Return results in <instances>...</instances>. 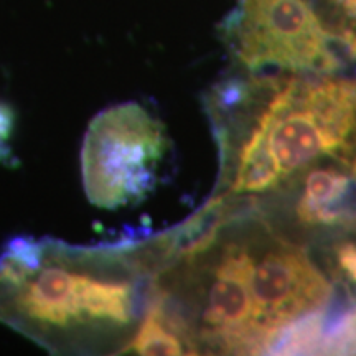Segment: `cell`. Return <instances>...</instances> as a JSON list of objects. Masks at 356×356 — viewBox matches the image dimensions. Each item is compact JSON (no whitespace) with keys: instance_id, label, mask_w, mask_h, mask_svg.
<instances>
[{"instance_id":"6da1fadb","label":"cell","mask_w":356,"mask_h":356,"mask_svg":"<svg viewBox=\"0 0 356 356\" xmlns=\"http://www.w3.org/2000/svg\"><path fill=\"white\" fill-rule=\"evenodd\" d=\"M163 241L17 238L0 252V323L53 355L129 350L157 291Z\"/></svg>"},{"instance_id":"7a4b0ae2","label":"cell","mask_w":356,"mask_h":356,"mask_svg":"<svg viewBox=\"0 0 356 356\" xmlns=\"http://www.w3.org/2000/svg\"><path fill=\"white\" fill-rule=\"evenodd\" d=\"M167 145L162 124L139 102L101 111L89 124L81 150L89 202L115 210L144 198L155 184Z\"/></svg>"},{"instance_id":"3957f363","label":"cell","mask_w":356,"mask_h":356,"mask_svg":"<svg viewBox=\"0 0 356 356\" xmlns=\"http://www.w3.org/2000/svg\"><path fill=\"white\" fill-rule=\"evenodd\" d=\"M325 35L305 0H243L239 55L261 83L318 70Z\"/></svg>"},{"instance_id":"277c9868","label":"cell","mask_w":356,"mask_h":356,"mask_svg":"<svg viewBox=\"0 0 356 356\" xmlns=\"http://www.w3.org/2000/svg\"><path fill=\"white\" fill-rule=\"evenodd\" d=\"M252 320L275 328L320 310L332 296L330 282L299 248L270 249L252 269Z\"/></svg>"},{"instance_id":"5b68a950","label":"cell","mask_w":356,"mask_h":356,"mask_svg":"<svg viewBox=\"0 0 356 356\" xmlns=\"http://www.w3.org/2000/svg\"><path fill=\"white\" fill-rule=\"evenodd\" d=\"M254 261L244 248L231 244L211 270L210 287L204 299L200 328L195 330L193 350L197 341L220 348L222 341L252 320L251 277Z\"/></svg>"},{"instance_id":"8992f818","label":"cell","mask_w":356,"mask_h":356,"mask_svg":"<svg viewBox=\"0 0 356 356\" xmlns=\"http://www.w3.org/2000/svg\"><path fill=\"white\" fill-rule=\"evenodd\" d=\"M269 140L282 177L296 172L320 154H328L322 134L297 97L296 79H292L286 101L275 114Z\"/></svg>"},{"instance_id":"52a82bcc","label":"cell","mask_w":356,"mask_h":356,"mask_svg":"<svg viewBox=\"0 0 356 356\" xmlns=\"http://www.w3.org/2000/svg\"><path fill=\"white\" fill-rule=\"evenodd\" d=\"M299 101L322 134L328 154L348 149L356 132V97L343 83L333 78L312 84Z\"/></svg>"},{"instance_id":"ba28073f","label":"cell","mask_w":356,"mask_h":356,"mask_svg":"<svg viewBox=\"0 0 356 356\" xmlns=\"http://www.w3.org/2000/svg\"><path fill=\"white\" fill-rule=\"evenodd\" d=\"M292 79L286 86L280 88L277 96L274 97L269 108L261 115V121L252 131L251 137L243 147L239 155L238 170H236L233 191L236 193H246V191H264L277 184L280 177V168L277 160L274 157L273 147L269 140V131L273 126L275 114L279 113L280 106L286 101L289 88Z\"/></svg>"},{"instance_id":"9c48e42d","label":"cell","mask_w":356,"mask_h":356,"mask_svg":"<svg viewBox=\"0 0 356 356\" xmlns=\"http://www.w3.org/2000/svg\"><path fill=\"white\" fill-rule=\"evenodd\" d=\"M323 333V309L279 325L270 333L266 355H315Z\"/></svg>"},{"instance_id":"30bf717a","label":"cell","mask_w":356,"mask_h":356,"mask_svg":"<svg viewBox=\"0 0 356 356\" xmlns=\"http://www.w3.org/2000/svg\"><path fill=\"white\" fill-rule=\"evenodd\" d=\"M127 351L139 355H186V346L181 338L159 317L154 309L147 310L139 330L129 345Z\"/></svg>"},{"instance_id":"8fae6325","label":"cell","mask_w":356,"mask_h":356,"mask_svg":"<svg viewBox=\"0 0 356 356\" xmlns=\"http://www.w3.org/2000/svg\"><path fill=\"white\" fill-rule=\"evenodd\" d=\"M348 177L337 170L320 168L309 173L305 180V197L302 203L310 207H327L343 198L348 191Z\"/></svg>"},{"instance_id":"7c38bea8","label":"cell","mask_w":356,"mask_h":356,"mask_svg":"<svg viewBox=\"0 0 356 356\" xmlns=\"http://www.w3.org/2000/svg\"><path fill=\"white\" fill-rule=\"evenodd\" d=\"M338 262L340 267L350 275L351 279L356 280V246L355 244H343L338 249Z\"/></svg>"},{"instance_id":"4fadbf2b","label":"cell","mask_w":356,"mask_h":356,"mask_svg":"<svg viewBox=\"0 0 356 356\" xmlns=\"http://www.w3.org/2000/svg\"><path fill=\"white\" fill-rule=\"evenodd\" d=\"M333 76L340 83H343L350 89L351 95L356 97V55L351 58L348 63L341 66L340 70H337Z\"/></svg>"},{"instance_id":"5bb4252c","label":"cell","mask_w":356,"mask_h":356,"mask_svg":"<svg viewBox=\"0 0 356 356\" xmlns=\"http://www.w3.org/2000/svg\"><path fill=\"white\" fill-rule=\"evenodd\" d=\"M340 3L351 13V15H356V0H341Z\"/></svg>"},{"instance_id":"9a60e30c","label":"cell","mask_w":356,"mask_h":356,"mask_svg":"<svg viewBox=\"0 0 356 356\" xmlns=\"http://www.w3.org/2000/svg\"><path fill=\"white\" fill-rule=\"evenodd\" d=\"M338 2H341V0H338Z\"/></svg>"}]
</instances>
